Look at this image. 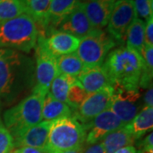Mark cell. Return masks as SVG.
<instances>
[{
	"label": "cell",
	"mask_w": 153,
	"mask_h": 153,
	"mask_svg": "<svg viewBox=\"0 0 153 153\" xmlns=\"http://www.w3.org/2000/svg\"><path fill=\"white\" fill-rule=\"evenodd\" d=\"M35 86V63L27 55L0 49V104L11 105L32 93Z\"/></svg>",
	"instance_id": "1"
},
{
	"label": "cell",
	"mask_w": 153,
	"mask_h": 153,
	"mask_svg": "<svg viewBox=\"0 0 153 153\" xmlns=\"http://www.w3.org/2000/svg\"><path fill=\"white\" fill-rule=\"evenodd\" d=\"M102 65L108 73L112 87L139 90L143 60L135 50L128 47L113 49Z\"/></svg>",
	"instance_id": "2"
},
{
	"label": "cell",
	"mask_w": 153,
	"mask_h": 153,
	"mask_svg": "<svg viewBox=\"0 0 153 153\" xmlns=\"http://www.w3.org/2000/svg\"><path fill=\"white\" fill-rule=\"evenodd\" d=\"M45 96L33 90L29 95L4 111L3 123L10 133L13 140L43 121L42 108Z\"/></svg>",
	"instance_id": "3"
},
{
	"label": "cell",
	"mask_w": 153,
	"mask_h": 153,
	"mask_svg": "<svg viewBox=\"0 0 153 153\" xmlns=\"http://www.w3.org/2000/svg\"><path fill=\"white\" fill-rule=\"evenodd\" d=\"M38 24L27 14L0 22V49H11L29 53L36 46Z\"/></svg>",
	"instance_id": "4"
},
{
	"label": "cell",
	"mask_w": 153,
	"mask_h": 153,
	"mask_svg": "<svg viewBox=\"0 0 153 153\" xmlns=\"http://www.w3.org/2000/svg\"><path fill=\"white\" fill-rule=\"evenodd\" d=\"M87 130L73 117L53 121L44 150L48 153H63L85 144Z\"/></svg>",
	"instance_id": "5"
},
{
	"label": "cell",
	"mask_w": 153,
	"mask_h": 153,
	"mask_svg": "<svg viewBox=\"0 0 153 153\" xmlns=\"http://www.w3.org/2000/svg\"><path fill=\"white\" fill-rule=\"evenodd\" d=\"M117 43L103 29H94L80 39L76 55L85 67L100 66Z\"/></svg>",
	"instance_id": "6"
},
{
	"label": "cell",
	"mask_w": 153,
	"mask_h": 153,
	"mask_svg": "<svg viewBox=\"0 0 153 153\" xmlns=\"http://www.w3.org/2000/svg\"><path fill=\"white\" fill-rule=\"evenodd\" d=\"M35 86L33 90L46 95L55 76L59 74L57 57L46 48L43 37L38 34L35 46Z\"/></svg>",
	"instance_id": "7"
},
{
	"label": "cell",
	"mask_w": 153,
	"mask_h": 153,
	"mask_svg": "<svg viewBox=\"0 0 153 153\" xmlns=\"http://www.w3.org/2000/svg\"><path fill=\"white\" fill-rule=\"evenodd\" d=\"M137 17L134 0H117L106 25V32L117 44H123L128 29Z\"/></svg>",
	"instance_id": "8"
},
{
	"label": "cell",
	"mask_w": 153,
	"mask_h": 153,
	"mask_svg": "<svg viewBox=\"0 0 153 153\" xmlns=\"http://www.w3.org/2000/svg\"><path fill=\"white\" fill-rule=\"evenodd\" d=\"M112 87V86H111ZM113 88V95L109 110L117 115L124 124L131 122L144 107L139 103L140 94L139 90Z\"/></svg>",
	"instance_id": "9"
},
{
	"label": "cell",
	"mask_w": 153,
	"mask_h": 153,
	"mask_svg": "<svg viewBox=\"0 0 153 153\" xmlns=\"http://www.w3.org/2000/svg\"><path fill=\"white\" fill-rule=\"evenodd\" d=\"M113 95V88L106 87L89 94L81 105L73 111L72 116L82 124L86 125L95 117L110 108Z\"/></svg>",
	"instance_id": "10"
},
{
	"label": "cell",
	"mask_w": 153,
	"mask_h": 153,
	"mask_svg": "<svg viewBox=\"0 0 153 153\" xmlns=\"http://www.w3.org/2000/svg\"><path fill=\"white\" fill-rule=\"evenodd\" d=\"M84 126L87 130L85 145L88 146L100 142L107 134L123 128L125 124L117 115L108 109L99 114Z\"/></svg>",
	"instance_id": "11"
},
{
	"label": "cell",
	"mask_w": 153,
	"mask_h": 153,
	"mask_svg": "<svg viewBox=\"0 0 153 153\" xmlns=\"http://www.w3.org/2000/svg\"><path fill=\"white\" fill-rule=\"evenodd\" d=\"M94 30L82 9L81 2L76 8L60 21L53 32H63L81 39Z\"/></svg>",
	"instance_id": "12"
},
{
	"label": "cell",
	"mask_w": 153,
	"mask_h": 153,
	"mask_svg": "<svg viewBox=\"0 0 153 153\" xmlns=\"http://www.w3.org/2000/svg\"><path fill=\"white\" fill-rule=\"evenodd\" d=\"M115 0H84L82 9L94 29H103L106 27Z\"/></svg>",
	"instance_id": "13"
},
{
	"label": "cell",
	"mask_w": 153,
	"mask_h": 153,
	"mask_svg": "<svg viewBox=\"0 0 153 153\" xmlns=\"http://www.w3.org/2000/svg\"><path fill=\"white\" fill-rule=\"evenodd\" d=\"M38 34L43 37L46 48L55 57L75 53L80 43L79 38L63 32L55 31L46 36Z\"/></svg>",
	"instance_id": "14"
},
{
	"label": "cell",
	"mask_w": 153,
	"mask_h": 153,
	"mask_svg": "<svg viewBox=\"0 0 153 153\" xmlns=\"http://www.w3.org/2000/svg\"><path fill=\"white\" fill-rule=\"evenodd\" d=\"M52 123L53 122L41 121L39 123L30 128L20 136L14 139V146L17 148L33 147L44 149Z\"/></svg>",
	"instance_id": "15"
},
{
	"label": "cell",
	"mask_w": 153,
	"mask_h": 153,
	"mask_svg": "<svg viewBox=\"0 0 153 153\" xmlns=\"http://www.w3.org/2000/svg\"><path fill=\"white\" fill-rule=\"evenodd\" d=\"M77 80L88 94L94 93L111 86V79L103 65L84 67Z\"/></svg>",
	"instance_id": "16"
},
{
	"label": "cell",
	"mask_w": 153,
	"mask_h": 153,
	"mask_svg": "<svg viewBox=\"0 0 153 153\" xmlns=\"http://www.w3.org/2000/svg\"><path fill=\"white\" fill-rule=\"evenodd\" d=\"M81 0H52L44 27L41 34L44 36L52 33L57 24L76 8Z\"/></svg>",
	"instance_id": "17"
},
{
	"label": "cell",
	"mask_w": 153,
	"mask_h": 153,
	"mask_svg": "<svg viewBox=\"0 0 153 153\" xmlns=\"http://www.w3.org/2000/svg\"><path fill=\"white\" fill-rule=\"evenodd\" d=\"M124 127L135 140H140L148 132H152L153 107L144 106L134 118Z\"/></svg>",
	"instance_id": "18"
},
{
	"label": "cell",
	"mask_w": 153,
	"mask_h": 153,
	"mask_svg": "<svg viewBox=\"0 0 153 153\" xmlns=\"http://www.w3.org/2000/svg\"><path fill=\"white\" fill-rule=\"evenodd\" d=\"M72 114L73 111L68 105L55 100L49 93L46 94L42 108V120L53 122Z\"/></svg>",
	"instance_id": "19"
},
{
	"label": "cell",
	"mask_w": 153,
	"mask_h": 153,
	"mask_svg": "<svg viewBox=\"0 0 153 153\" xmlns=\"http://www.w3.org/2000/svg\"><path fill=\"white\" fill-rule=\"evenodd\" d=\"M135 141V139L126 129L124 126L116 131L111 132L101 140L105 153H114L121 148L134 146Z\"/></svg>",
	"instance_id": "20"
},
{
	"label": "cell",
	"mask_w": 153,
	"mask_h": 153,
	"mask_svg": "<svg viewBox=\"0 0 153 153\" xmlns=\"http://www.w3.org/2000/svg\"><path fill=\"white\" fill-rule=\"evenodd\" d=\"M26 14L33 17L38 30L44 27L52 0H20Z\"/></svg>",
	"instance_id": "21"
},
{
	"label": "cell",
	"mask_w": 153,
	"mask_h": 153,
	"mask_svg": "<svg viewBox=\"0 0 153 153\" xmlns=\"http://www.w3.org/2000/svg\"><path fill=\"white\" fill-rule=\"evenodd\" d=\"M145 26L146 22L137 17L128 27L126 34L127 47L135 50L140 55L145 45Z\"/></svg>",
	"instance_id": "22"
},
{
	"label": "cell",
	"mask_w": 153,
	"mask_h": 153,
	"mask_svg": "<svg viewBox=\"0 0 153 153\" xmlns=\"http://www.w3.org/2000/svg\"><path fill=\"white\" fill-rule=\"evenodd\" d=\"M57 67L59 73L77 78L85 66L76 53H72L57 57Z\"/></svg>",
	"instance_id": "23"
},
{
	"label": "cell",
	"mask_w": 153,
	"mask_h": 153,
	"mask_svg": "<svg viewBox=\"0 0 153 153\" xmlns=\"http://www.w3.org/2000/svg\"><path fill=\"white\" fill-rule=\"evenodd\" d=\"M77 81L76 77L59 73L52 81L49 93L57 100L66 104V96L68 90L72 84Z\"/></svg>",
	"instance_id": "24"
},
{
	"label": "cell",
	"mask_w": 153,
	"mask_h": 153,
	"mask_svg": "<svg viewBox=\"0 0 153 153\" xmlns=\"http://www.w3.org/2000/svg\"><path fill=\"white\" fill-rule=\"evenodd\" d=\"M140 55L143 60V67L139 87L148 89L149 88L152 87L153 47L144 45Z\"/></svg>",
	"instance_id": "25"
},
{
	"label": "cell",
	"mask_w": 153,
	"mask_h": 153,
	"mask_svg": "<svg viewBox=\"0 0 153 153\" xmlns=\"http://www.w3.org/2000/svg\"><path fill=\"white\" fill-rule=\"evenodd\" d=\"M25 13L20 0H0V22L14 19Z\"/></svg>",
	"instance_id": "26"
},
{
	"label": "cell",
	"mask_w": 153,
	"mask_h": 153,
	"mask_svg": "<svg viewBox=\"0 0 153 153\" xmlns=\"http://www.w3.org/2000/svg\"><path fill=\"white\" fill-rule=\"evenodd\" d=\"M89 94L83 88L81 83L76 81L74 84H72L67 93L66 96V104L71 107L74 111L86 100Z\"/></svg>",
	"instance_id": "27"
},
{
	"label": "cell",
	"mask_w": 153,
	"mask_h": 153,
	"mask_svg": "<svg viewBox=\"0 0 153 153\" xmlns=\"http://www.w3.org/2000/svg\"><path fill=\"white\" fill-rule=\"evenodd\" d=\"M138 18L146 22L153 17V0H134Z\"/></svg>",
	"instance_id": "28"
},
{
	"label": "cell",
	"mask_w": 153,
	"mask_h": 153,
	"mask_svg": "<svg viewBox=\"0 0 153 153\" xmlns=\"http://www.w3.org/2000/svg\"><path fill=\"white\" fill-rule=\"evenodd\" d=\"M14 148L13 137L0 119V153H11Z\"/></svg>",
	"instance_id": "29"
},
{
	"label": "cell",
	"mask_w": 153,
	"mask_h": 153,
	"mask_svg": "<svg viewBox=\"0 0 153 153\" xmlns=\"http://www.w3.org/2000/svg\"><path fill=\"white\" fill-rule=\"evenodd\" d=\"M145 45L153 47V17L146 22L145 26Z\"/></svg>",
	"instance_id": "30"
},
{
	"label": "cell",
	"mask_w": 153,
	"mask_h": 153,
	"mask_svg": "<svg viewBox=\"0 0 153 153\" xmlns=\"http://www.w3.org/2000/svg\"><path fill=\"white\" fill-rule=\"evenodd\" d=\"M137 146L141 150L153 151V133L151 132L144 140L137 143Z\"/></svg>",
	"instance_id": "31"
},
{
	"label": "cell",
	"mask_w": 153,
	"mask_h": 153,
	"mask_svg": "<svg viewBox=\"0 0 153 153\" xmlns=\"http://www.w3.org/2000/svg\"><path fill=\"white\" fill-rule=\"evenodd\" d=\"M83 153H105V151L103 144L100 141L87 146Z\"/></svg>",
	"instance_id": "32"
},
{
	"label": "cell",
	"mask_w": 153,
	"mask_h": 153,
	"mask_svg": "<svg viewBox=\"0 0 153 153\" xmlns=\"http://www.w3.org/2000/svg\"><path fill=\"white\" fill-rule=\"evenodd\" d=\"M143 104L144 106L153 107V88L152 87L149 88L147 91L144 94L143 98Z\"/></svg>",
	"instance_id": "33"
},
{
	"label": "cell",
	"mask_w": 153,
	"mask_h": 153,
	"mask_svg": "<svg viewBox=\"0 0 153 153\" xmlns=\"http://www.w3.org/2000/svg\"><path fill=\"white\" fill-rule=\"evenodd\" d=\"M13 153H48L44 149H38L33 147H20L17 148Z\"/></svg>",
	"instance_id": "34"
},
{
	"label": "cell",
	"mask_w": 153,
	"mask_h": 153,
	"mask_svg": "<svg viewBox=\"0 0 153 153\" xmlns=\"http://www.w3.org/2000/svg\"><path fill=\"white\" fill-rule=\"evenodd\" d=\"M114 153H137V149L134 146H130L121 148Z\"/></svg>",
	"instance_id": "35"
},
{
	"label": "cell",
	"mask_w": 153,
	"mask_h": 153,
	"mask_svg": "<svg viewBox=\"0 0 153 153\" xmlns=\"http://www.w3.org/2000/svg\"><path fill=\"white\" fill-rule=\"evenodd\" d=\"M87 147V146L85 144H83L82 146H78V147L74 148L72 150H70V151H67V152H65L63 153H83V152L85 151V149Z\"/></svg>",
	"instance_id": "36"
},
{
	"label": "cell",
	"mask_w": 153,
	"mask_h": 153,
	"mask_svg": "<svg viewBox=\"0 0 153 153\" xmlns=\"http://www.w3.org/2000/svg\"><path fill=\"white\" fill-rule=\"evenodd\" d=\"M137 153H140V151H137Z\"/></svg>",
	"instance_id": "37"
},
{
	"label": "cell",
	"mask_w": 153,
	"mask_h": 153,
	"mask_svg": "<svg viewBox=\"0 0 153 153\" xmlns=\"http://www.w3.org/2000/svg\"><path fill=\"white\" fill-rule=\"evenodd\" d=\"M82 1H84V0H81V2H82Z\"/></svg>",
	"instance_id": "38"
},
{
	"label": "cell",
	"mask_w": 153,
	"mask_h": 153,
	"mask_svg": "<svg viewBox=\"0 0 153 153\" xmlns=\"http://www.w3.org/2000/svg\"><path fill=\"white\" fill-rule=\"evenodd\" d=\"M115 1H116V0H115Z\"/></svg>",
	"instance_id": "39"
},
{
	"label": "cell",
	"mask_w": 153,
	"mask_h": 153,
	"mask_svg": "<svg viewBox=\"0 0 153 153\" xmlns=\"http://www.w3.org/2000/svg\"><path fill=\"white\" fill-rule=\"evenodd\" d=\"M0 105H1V104H0Z\"/></svg>",
	"instance_id": "40"
}]
</instances>
